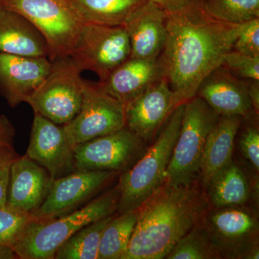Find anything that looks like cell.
I'll return each instance as SVG.
<instances>
[{
  "instance_id": "6da1fadb",
  "label": "cell",
  "mask_w": 259,
  "mask_h": 259,
  "mask_svg": "<svg viewBox=\"0 0 259 259\" xmlns=\"http://www.w3.org/2000/svg\"><path fill=\"white\" fill-rule=\"evenodd\" d=\"M243 25L212 18L199 0L167 12L166 44L158 61L163 77L181 101L195 97L202 81L223 66Z\"/></svg>"
},
{
  "instance_id": "7a4b0ae2",
  "label": "cell",
  "mask_w": 259,
  "mask_h": 259,
  "mask_svg": "<svg viewBox=\"0 0 259 259\" xmlns=\"http://www.w3.org/2000/svg\"><path fill=\"white\" fill-rule=\"evenodd\" d=\"M206 201L195 186L163 185L139 209L122 259L165 258L179 240L204 216Z\"/></svg>"
},
{
  "instance_id": "3957f363",
  "label": "cell",
  "mask_w": 259,
  "mask_h": 259,
  "mask_svg": "<svg viewBox=\"0 0 259 259\" xmlns=\"http://www.w3.org/2000/svg\"><path fill=\"white\" fill-rule=\"evenodd\" d=\"M185 102L177 105L157 139L137 162L122 172L117 188L119 214L137 210L165 184L166 173L180 134Z\"/></svg>"
},
{
  "instance_id": "277c9868",
  "label": "cell",
  "mask_w": 259,
  "mask_h": 259,
  "mask_svg": "<svg viewBox=\"0 0 259 259\" xmlns=\"http://www.w3.org/2000/svg\"><path fill=\"white\" fill-rule=\"evenodd\" d=\"M118 198L115 187L64 215L32 218L13 248L20 259H54L59 247L75 233L90 223L113 215L117 210Z\"/></svg>"
},
{
  "instance_id": "5b68a950",
  "label": "cell",
  "mask_w": 259,
  "mask_h": 259,
  "mask_svg": "<svg viewBox=\"0 0 259 259\" xmlns=\"http://www.w3.org/2000/svg\"><path fill=\"white\" fill-rule=\"evenodd\" d=\"M220 116L201 97L185 102L180 134L166 170L165 185L190 187L199 175L201 160L209 133Z\"/></svg>"
},
{
  "instance_id": "8992f818",
  "label": "cell",
  "mask_w": 259,
  "mask_h": 259,
  "mask_svg": "<svg viewBox=\"0 0 259 259\" xmlns=\"http://www.w3.org/2000/svg\"><path fill=\"white\" fill-rule=\"evenodd\" d=\"M0 6L21 15L37 29L51 61L70 56L84 25L67 0H0Z\"/></svg>"
},
{
  "instance_id": "52a82bcc",
  "label": "cell",
  "mask_w": 259,
  "mask_h": 259,
  "mask_svg": "<svg viewBox=\"0 0 259 259\" xmlns=\"http://www.w3.org/2000/svg\"><path fill=\"white\" fill-rule=\"evenodd\" d=\"M82 71L70 56L52 61L49 74L28 97L34 113L64 125L77 115L83 97Z\"/></svg>"
},
{
  "instance_id": "ba28073f",
  "label": "cell",
  "mask_w": 259,
  "mask_h": 259,
  "mask_svg": "<svg viewBox=\"0 0 259 259\" xmlns=\"http://www.w3.org/2000/svg\"><path fill=\"white\" fill-rule=\"evenodd\" d=\"M69 56L81 71H93L103 82L131 56L125 27L84 24Z\"/></svg>"
},
{
  "instance_id": "9c48e42d",
  "label": "cell",
  "mask_w": 259,
  "mask_h": 259,
  "mask_svg": "<svg viewBox=\"0 0 259 259\" xmlns=\"http://www.w3.org/2000/svg\"><path fill=\"white\" fill-rule=\"evenodd\" d=\"M204 226L221 258L258 259V221L242 206L216 208Z\"/></svg>"
},
{
  "instance_id": "30bf717a",
  "label": "cell",
  "mask_w": 259,
  "mask_h": 259,
  "mask_svg": "<svg viewBox=\"0 0 259 259\" xmlns=\"http://www.w3.org/2000/svg\"><path fill=\"white\" fill-rule=\"evenodd\" d=\"M83 97L77 115L63 125L74 146L126 127L125 107L104 91L100 83L82 79Z\"/></svg>"
},
{
  "instance_id": "8fae6325",
  "label": "cell",
  "mask_w": 259,
  "mask_h": 259,
  "mask_svg": "<svg viewBox=\"0 0 259 259\" xmlns=\"http://www.w3.org/2000/svg\"><path fill=\"white\" fill-rule=\"evenodd\" d=\"M143 140L127 127L76 145L75 169L79 171L124 172L143 155Z\"/></svg>"
},
{
  "instance_id": "7c38bea8",
  "label": "cell",
  "mask_w": 259,
  "mask_h": 259,
  "mask_svg": "<svg viewBox=\"0 0 259 259\" xmlns=\"http://www.w3.org/2000/svg\"><path fill=\"white\" fill-rule=\"evenodd\" d=\"M118 174L112 171L75 170L54 180L47 198L31 214L35 220L59 217L72 212L98 193Z\"/></svg>"
},
{
  "instance_id": "4fadbf2b",
  "label": "cell",
  "mask_w": 259,
  "mask_h": 259,
  "mask_svg": "<svg viewBox=\"0 0 259 259\" xmlns=\"http://www.w3.org/2000/svg\"><path fill=\"white\" fill-rule=\"evenodd\" d=\"M74 146L63 125L34 113L26 156L44 167L53 180L74 171Z\"/></svg>"
},
{
  "instance_id": "5bb4252c",
  "label": "cell",
  "mask_w": 259,
  "mask_h": 259,
  "mask_svg": "<svg viewBox=\"0 0 259 259\" xmlns=\"http://www.w3.org/2000/svg\"><path fill=\"white\" fill-rule=\"evenodd\" d=\"M181 103L167 80L161 78L125 105L126 127L143 141H150Z\"/></svg>"
},
{
  "instance_id": "9a60e30c",
  "label": "cell",
  "mask_w": 259,
  "mask_h": 259,
  "mask_svg": "<svg viewBox=\"0 0 259 259\" xmlns=\"http://www.w3.org/2000/svg\"><path fill=\"white\" fill-rule=\"evenodd\" d=\"M52 61L0 53V95L15 108L26 102L47 75Z\"/></svg>"
},
{
  "instance_id": "2e32d148",
  "label": "cell",
  "mask_w": 259,
  "mask_h": 259,
  "mask_svg": "<svg viewBox=\"0 0 259 259\" xmlns=\"http://www.w3.org/2000/svg\"><path fill=\"white\" fill-rule=\"evenodd\" d=\"M167 12L153 0L135 10L123 26L128 35L133 59L156 60L166 40Z\"/></svg>"
},
{
  "instance_id": "e0dca14e",
  "label": "cell",
  "mask_w": 259,
  "mask_h": 259,
  "mask_svg": "<svg viewBox=\"0 0 259 259\" xmlns=\"http://www.w3.org/2000/svg\"><path fill=\"white\" fill-rule=\"evenodd\" d=\"M53 181L44 167L26 155L19 156L12 165L6 204L31 214L47 198Z\"/></svg>"
},
{
  "instance_id": "ac0fdd59",
  "label": "cell",
  "mask_w": 259,
  "mask_h": 259,
  "mask_svg": "<svg viewBox=\"0 0 259 259\" xmlns=\"http://www.w3.org/2000/svg\"><path fill=\"white\" fill-rule=\"evenodd\" d=\"M219 116L247 117L253 108L248 95V83L238 79L226 68L219 66L199 85L197 95Z\"/></svg>"
},
{
  "instance_id": "d6986e66",
  "label": "cell",
  "mask_w": 259,
  "mask_h": 259,
  "mask_svg": "<svg viewBox=\"0 0 259 259\" xmlns=\"http://www.w3.org/2000/svg\"><path fill=\"white\" fill-rule=\"evenodd\" d=\"M163 77L158 59L129 58L116 68L105 81L99 83L105 93L125 107Z\"/></svg>"
},
{
  "instance_id": "ffe728a7",
  "label": "cell",
  "mask_w": 259,
  "mask_h": 259,
  "mask_svg": "<svg viewBox=\"0 0 259 259\" xmlns=\"http://www.w3.org/2000/svg\"><path fill=\"white\" fill-rule=\"evenodd\" d=\"M0 53L49 59L47 41L37 29L21 15L1 6Z\"/></svg>"
},
{
  "instance_id": "44dd1931",
  "label": "cell",
  "mask_w": 259,
  "mask_h": 259,
  "mask_svg": "<svg viewBox=\"0 0 259 259\" xmlns=\"http://www.w3.org/2000/svg\"><path fill=\"white\" fill-rule=\"evenodd\" d=\"M241 116H221L209 133L201 160L199 175L204 185L216 173L233 162L235 138L241 125Z\"/></svg>"
},
{
  "instance_id": "7402d4cb",
  "label": "cell",
  "mask_w": 259,
  "mask_h": 259,
  "mask_svg": "<svg viewBox=\"0 0 259 259\" xmlns=\"http://www.w3.org/2000/svg\"><path fill=\"white\" fill-rule=\"evenodd\" d=\"M147 0H67L83 24L123 26L135 10Z\"/></svg>"
},
{
  "instance_id": "603a6c76",
  "label": "cell",
  "mask_w": 259,
  "mask_h": 259,
  "mask_svg": "<svg viewBox=\"0 0 259 259\" xmlns=\"http://www.w3.org/2000/svg\"><path fill=\"white\" fill-rule=\"evenodd\" d=\"M206 185L207 197L215 208L242 206L249 199L247 177L233 161L216 173Z\"/></svg>"
},
{
  "instance_id": "cb8c5ba5",
  "label": "cell",
  "mask_w": 259,
  "mask_h": 259,
  "mask_svg": "<svg viewBox=\"0 0 259 259\" xmlns=\"http://www.w3.org/2000/svg\"><path fill=\"white\" fill-rule=\"evenodd\" d=\"M139 209L112 217L102 231L97 259H122L134 231Z\"/></svg>"
},
{
  "instance_id": "d4e9b609",
  "label": "cell",
  "mask_w": 259,
  "mask_h": 259,
  "mask_svg": "<svg viewBox=\"0 0 259 259\" xmlns=\"http://www.w3.org/2000/svg\"><path fill=\"white\" fill-rule=\"evenodd\" d=\"M113 215L90 223L59 247L54 259H97L102 231Z\"/></svg>"
},
{
  "instance_id": "484cf974",
  "label": "cell",
  "mask_w": 259,
  "mask_h": 259,
  "mask_svg": "<svg viewBox=\"0 0 259 259\" xmlns=\"http://www.w3.org/2000/svg\"><path fill=\"white\" fill-rule=\"evenodd\" d=\"M209 16L230 24H242L259 18V0H199Z\"/></svg>"
},
{
  "instance_id": "4316f807",
  "label": "cell",
  "mask_w": 259,
  "mask_h": 259,
  "mask_svg": "<svg viewBox=\"0 0 259 259\" xmlns=\"http://www.w3.org/2000/svg\"><path fill=\"white\" fill-rule=\"evenodd\" d=\"M165 258H221L214 248L205 226H194L177 241Z\"/></svg>"
},
{
  "instance_id": "83f0119b",
  "label": "cell",
  "mask_w": 259,
  "mask_h": 259,
  "mask_svg": "<svg viewBox=\"0 0 259 259\" xmlns=\"http://www.w3.org/2000/svg\"><path fill=\"white\" fill-rule=\"evenodd\" d=\"M31 214L8 204L0 206V245L14 247L32 221Z\"/></svg>"
},
{
  "instance_id": "f1b7e54d",
  "label": "cell",
  "mask_w": 259,
  "mask_h": 259,
  "mask_svg": "<svg viewBox=\"0 0 259 259\" xmlns=\"http://www.w3.org/2000/svg\"><path fill=\"white\" fill-rule=\"evenodd\" d=\"M223 65L245 79L259 81V56H250L231 50L226 54Z\"/></svg>"
},
{
  "instance_id": "f546056e",
  "label": "cell",
  "mask_w": 259,
  "mask_h": 259,
  "mask_svg": "<svg viewBox=\"0 0 259 259\" xmlns=\"http://www.w3.org/2000/svg\"><path fill=\"white\" fill-rule=\"evenodd\" d=\"M250 56H259V18L243 23L233 50Z\"/></svg>"
},
{
  "instance_id": "4dcf8cb0",
  "label": "cell",
  "mask_w": 259,
  "mask_h": 259,
  "mask_svg": "<svg viewBox=\"0 0 259 259\" xmlns=\"http://www.w3.org/2000/svg\"><path fill=\"white\" fill-rule=\"evenodd\" d=\"M18 156L13 146L0 148V206L7 203L10 171Z\"/></svg>"
},
{
  "instance_id": "1f68e13d",
  "label": "cell",
  "mask_w": 259,
  "mask_h": 259,
  "mask_svg": "<svg viewBox=\"0 0 259 259\" xmlns=\"http://www.w3.org/2000/svg\"><path fill=\"white\" fill-rule=\"evenodd\" d=\"M240 148H241L243 157L249 162L255 171L258 172L259 132L258 128L249 127L243 131L240 139Z\"/></svg>"
},
{
  "instance_id": "d6a6232c",
  "label": "cell",
  "mask_w": 259,
  "mask_h": 259,
  "mask_svg": "<svg viewBox=\"0 0 259 259\" xmlns=\"http://www.w3.org/2000/svg\"><path fill=\"white\" fill-rule=\"evenodd\" d=\"M15 129L8 117L0 115V148L13 146Z\"/></svg>"
},
{
  "instance_id": "836d02e7",
  "label": "cell",
  "mask_w": 259,
  "mask_h": 259,
  "mask_svg": "<svg viewBox=\"0 0 259 259\" xmlns=\"http://www.w3.org/2000/svg\"><path fill=\"white\" fill-rule=\"evenodd\" d=\"M259 81L251 80L248 83V95L252 108L258 115L259 112Z\"/></svg>"
},
{
  "instance_id": "e575fe53",
  "label": "cell",
  "mask_w": 259,
  "mask_h": 259,
  "mask_svg": "<svg viewBox=\"0 0 259 259\" xmlns=\"http://www.w3.org/2000/svg\"><path fill=\"white\" fill-rule=\"evenodd\" d=\"M166 12L175 11L185 6L192 0H153Z\"/></svg>"
},
{
  "instance_id": "d590c367",
  "label": "cell",
  "mask_w": 259,
  "mask_h": 259,
  "mask_svg": "<svg viewBox=\"0 0 259 259\" xmlns=\"http://www.w3.org/2000/svg\"><path fill=\"white\" fill-rule=\"evenodd\" d=\"M18 255L13 247L0 245V259H18Z\"/></svg>"
}]
</instances>
